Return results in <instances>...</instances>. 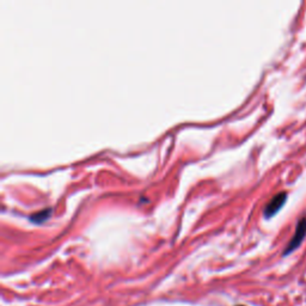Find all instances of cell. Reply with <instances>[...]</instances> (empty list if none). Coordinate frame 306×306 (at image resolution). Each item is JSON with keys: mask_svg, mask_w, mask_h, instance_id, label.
<instances>
[{"mask_svg": "<svg viewBox=\"0 0 306 306\" xmlns=\"http://www.w3.org/2000/svg\"><path fill=\"white\" fill-rule=\"evenodd\" d=\"M286 200H287V193L286 191H280L270 198V201L266 205L265 210H263V214H265V218L269 219V218L274 217L278 212L281 210V207L286 203Z\"/></svg>", "mask_w": 306, "mask_h": 306, "instance_id": "6da1fadb", "label": "cell"}, {"mask_svg": "<svg viewBox=\"0 0 306 306\" xmlns=\"http://www.w3.org/2000/svg\"><path fill=\"white\" fill-rule=\"evenodd\" d=\"M305 237H306V217L301 218V219L298 221L297 229H295V232H294V236L292 237L291 242L288 243V245L285 250L284 255H288V253L294 251L295 249H298V246L300 245Z\"/></svg>", "mask_w": 306, "mask_h": 306, "instance_id": "7a4b0ae2", "label": "cell"}, {"mask_svg": "<svg viewBox=\"0 0 306 306\" xmlns=\"http://www.w3.org/2000/svg\"><path fill=\"white\" fill-rule=\"evenodd\" d=\"M52 213L50 208H45V210H42L40 212H36V213L31 214L30 216V220L34 221V223H42V221L47 220L49 218Z\"/></svg>", "mask_w": 306, "mask_h": 306, "instance_id": "3957f363", "label": "cell"}]
</instances>
